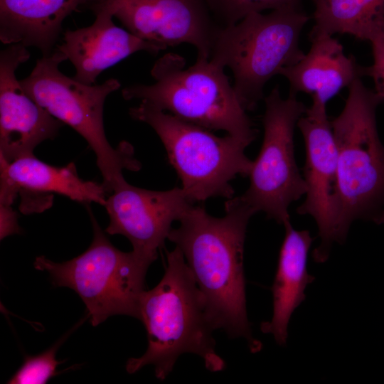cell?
Wrapping results in <instances>:
<instances>
[{
  "label": "cell",
  "mask_w": 384,
  "mask_h": 384,
  "mask_svg": "<svg viewBox=\"0 0 384 384\" xmlns=\"http://www.w3.org/2000/svg\"><path fill=\"white\" fill-rule=\"evenodd\" d=\"M224 216L191 206L168 240L182 252L202 292L215 329L230 338H243L252 353L262 346L253 336L246 310L244 243L250 218L256 213L240 196L225 203Z\"/></svg>",
  "instance_id": "1"
},
{
  "label": "cell",
  "mask_w": 384,
  "mask_h": 384,
  "mask_svg": "<svg viewBox=\"0 0 384 384\" xmlns=\"http://www.w3.org/2000/svg\"><path fill=\"white\" fill-rule=\"evenodd\" d=\"M139 311L148 346L142 356L127 361L129 373L151 365L156 377L164 380L184 353L198 356L211 372L225 368V361L215 350V329L205 298L178 247L167 254L161 281L142 294Z\"/></svg>",
  "instance_id": "2"
},
{
  "label": "cell",
  "mask_w": 384,
  "mask_h": 384,
  "mask_svg": "<svg viewBox=\"0 0 384 384\" xmlns=\"http://www.w3.org/2000/svg\"><path fill=\"white\" fill-rule=\"evenodd\" d=\"M383 101L356 80L343 110L330 120L337 149L340 244L356 220L384 223V146L375 117Z\"/></svg>",
  "instance_id": "3"
},
{
  "label": "cell",
  "mask_w": 384,
  "mask_h": 384,
  "mask_svg": "<svg viewBox=\"0 0 384 384\" xmlns=\"http://www.w3.org/2000/svg\"><path fill=\"white\" fill-rule=\"evenodd\" d=\"M181 56L167 53L154 65L152 85L136 84L124 88L127 100H140L193 124L227 134L250 144L257 131L240 103L224 68L197 57L183 69Z\"/></svg>",
  "instance_id": "4"
},
{
  "label": "cell",
  "mask_w": 384,
  "mask_h": 384,
  "mask_svg": "<svg viewBox=\"0 0 384 384\" xmlns=\"http://www.w3.org/2000/svg\"><path fill=\"white\" fill-rule=\"evenodd\" d=\"M57 48L38 59L31 74L20 81L25 92L55 118L75 130L96 156L97 165L107 193L125 179L123 170L137 171L140 162L127 142L113 148L103 125V107L107 97L118 90L120 82L109 79L101 85H86L63 74L58 69L66 60Z\"/></svg>",
  "instance_id": "5"
},
{
  "label": "cell",
  "mask_w": 384,
  "mask_h": 384,
  "mask_svg": "<svg viewBox=\"0 0 384 384\" xmlns=\"http://www.w3.org/2000/svg\"><path fill=\"white\" fill-rule=\"evenodd\" d=\"M309 20L300 7L288 6L268 14L251 13L220 29L210 60L231 69L233 88L247 111L263 98L270 78L304 57L299 37Z\"/></svg>",
  "instance_id": "6"
},
{
  "label": "cell",
  "mask_w": 384,
  "mask_h": 384,
  "mask_svg": "<svg viewBox=\"0 0 384 384\" xmlns=\"http://www.w3.org/2000/svg\"><path fill=\"white\" fill-rule=\"evenodd\" d=\"M129 112L159 137L192 203L215 197L231 198V181L239 175L248 176L252 161L245 153L247 143L229 134L218 137L145 102Z\"/></svg>",
  "instance_id": "7"
},
{
  "label": "cell",
  "mask_w": 384,
  "mask_h": 384,
  "mask_svg": "<svg viewBox=\"0 0 384 384\" xmlns=\"http://www.w3.org/2000/svg\"><path fill=\"white\" fill-rule=\"evenodd\" d=\"M93 226L90 247L73 259L55 262L44 256L36 258V269L47 272L53 284L74 290L85 303L92 326L113 315L139 319V300L151 265L134 251L116 248L89 210Z\"/></svg>",
  "instance_id": "8"
},
{
  "label": "cell",
  "mask_w": 384,
  "mask_h": 384,
  "mask_svg": "<svg viewBox=\"0 0 384 384\" xmlns=\"http://www.w3.org/2000/svg\"><path fill=\"white\" fill-rule=\"evenodd\" d=\"M265 104L262 144L252 161L249 186L240 198L255 213L263 212L284 225L290 222V205L306 191L296 162L294 133L307 107L296 95L283 99L277 85Z\"/></svg>",
  "instance_id": "9"
},
{
  "label": "cell",
  "mask_w": 384,
  "mask_h": 384,
  "mask_svg": "<svg viewBox=\"0 0 384 384\" xmlns=\"http://www.w3.org/2000/svg\"><path fill=\"white\" fill-rule=\"evenodd\" d=\"M87 9L107 10L130 33L165 49L191 44L209 60L222 28L207 0H93Z\"/></svg>",
  "instance_id": "10"
},
{
  "label": "cell",
  "mask_w": 384,
  "mask_h": 384,
  "mask_svg": "<svg viewBox=\"0 0 384 384\" xmlns=\"http://www.w3.org/2000/svg\"><path fill=\"white\" fill-rule=\"evenodd\" d=\"M297 127L305 145L303 177L306 191L297 213L310 215L316 222L320 244L313 257L321 263L329 258L333 243L339 242L337 149L326 103L312 99Z\"/></svg>",
  "instance_id": "11"
},
{
  "label": "cell",
  "mask_w": 384,
  "mask_h": 384,
  "mask_svg": "<svg viewBox=\"0 0 384 384\" xmlns=\"http://www.w3.org/2000/svg\"><path fill=\"white\" fill-rule=\"evenodd\" d=\"M193 204L181 187L151 191L124 181L106 199L110 223L105 231L126 237L132 251L151 264L168 239L173 222Z\"/></svg>",
  "instance_id": "12"
},
{
  "label": "cell",
  "mask_w": 384,
  "mask_h": 384,
  "mask_svg": "<svg viewBox=\"0 0 384 384\" xmlns=\"http://www.w3.org/2000/svg\"><path fill=\"white\" fill-rule=\"evenodd\" d=\"M30 58L27 47L9 45L0 55V157L8 163L31 156L34 149L53 139L63 125L36 102L16 76Z\"/></svg>",
  "instance_id": "13"
},
{
  "label": "cell",
  "mask_w": 384,
  "mask_h": 384,
  "mask_svg": "<svg viewBox=\"0 0 384 384\" xmlns=\"http://www.w3.org/2000/svg\"><path fill=\"white\" fill-rule=\"evenodd\" d=\"M94 14L96 18L92 24L67 30L63 33L62 43L57 46L74 65L73 78L78 82L93 85L103 70L137 51L156 55L165 50L117 27L107 10L99 9Z\"/></svg>",
  "instance_id": "14"
},
{
  "label": "cell",
  "mask_w": 384,
  "mask_h": 384,
  "mask_svg": "<svg viewBox=\"0 0 384 384\" xmlns=\"http://www.w3.org/2000/svg\"><path fill=\"white\" fill-rule=\"evenodd\" d=\"M309 40V52L279 73L289 81V95L304 92L326 104L356 80L368 76L369 66L358 64L351 55H346L341 43L332 36L321 35Z\"/></svg>",
  "instance_id": "15"
},
{
  "label": "cell",
  "mask_w": 384,
  "mask_h": 384,
  "mask_svg": "<svg viewBox=\"0 0 384 384\" xmlns=\"http://www.w3.org/2000/svg\"><path fill=\"white\" fill-rule=\"evenodd\" d=\"M0 160L2 198L14 201L18 194L40 198L43 193H58L81 203H105L108 193L102 183L81 179L73 163L53 166L33 155L11 163Z\"/></svg>",
  "instance_id": "16"
},
{
  "label": "cell",
  "mask_w": 384,
  "mask_h": 384,
  "mask_svg": "<svg viewBox=\"0 0 384 384\" xmlns=\"http://www.w3.org/2000/svg\"><path fill=\"white\" fill-rule=\"evenodd\" d=\"M284 226V238L271 289L272 316L260 325L261 331L272 334L279 346L285 345L291 316L305 299L304 290L315 279L307 271L308 253L313 241L309 231L294 229L290 222Z\"/></svg>",
  "instance_id": "17"
},
{
  "label": "cell",
  "mask_w": 384,
  "mask_h": 384,
  "mask_svg": "<svg viewBox=\"0 0 384 384\" xmlns=\"http://www.w3.org/2000/svg\"><path fill=\"white\" fill-rule=\"evenodd\" d=\"M93 0H0V39L50 55L64 19Z\"/></svg>",
  "instance_id": "18"
},
{
  "label": "cell",
  "mask_w": 384,
  "mask_h": 384,
  "mask_svg": "<svg viewBox=\"0 0 384 384\" xmlns=\"http://www.w3.org/2000/svg\"><path fill=\"white\" fill-rule=\"evenodd\" d=\"M314 25L309 38L321 35L348 34L370 41L384 27V0H312Z\"/></svg>",
  "instance_id": "19"
},
{
  "label": "cell",
  "mask_w": 384,
  "mask_h": 384,
  "mask_svg": "<svg viewBox=\"0 0 384 384\" xmlns=\"http://www.w3.org/2000/svg\"><path fill=\"white\" fill-rule=\"evenodd\" d=\"M302 0H207L211 14L220 27L233 26L247 15L266 9L300 7Z\"/></svg>",
  "instance_id": "20"
},
{
  "label": "cell",
  "mask_w": 384,
  "mask_h": 384,
  "mask_svg": "<svg viewBox=\"0 0 384 384\" xmlns=\"http://www.w3.org/2000/svg\"><path fill=\"white\" fill-rule=\"evenodd\" d=\"M58 345L35 356H28L8 380L9 384H44L55 375L60 364L55 359Z\"/></svg>",
  "instance_id": "21"
},
{
  "label": "cell",
  "mask_w": 384,
  "mask_h": 384,
  "mask_svg": "<svg viewBox=\"0 0 384 384\" xmlns=\"http://www.w3.org/2000/svg\"><path fill=\"white\" fill-rule=\"evenodd\" d=\"M369 41L372 46L373 63L369 66L368 76L374 81V90L384 100V27L375 33Z\"/></svg>",
  "instance_id": "22"
},
{
  "label": "cell",
  "mask_w": 384,
  "mask_h": 384,
  "mask_svg": "<svg viewBox=\"0 0 384 384\" xmlns=\"http://www.w3.org/2000/svg\"><path fill=\"white\" fill-rule=\"evenodd\" d=\"M1 214V239L6 236L19 233L17 216L11 206L0 205Z\"/></svg>",
  "instance_id": "23"
}]
</instances>
